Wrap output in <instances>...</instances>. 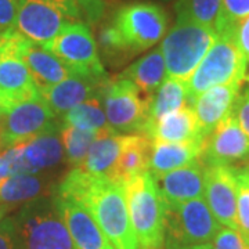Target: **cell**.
<instances>
[{
  "label": "cell",
  "instance_id": "21",
  "mask_svg": "<svg viewBox=\"0 0 249 249\" xmlns=\"http://www.w3.org/2000/svg\"><path fill=\"white\" fill-rule=\"evenodd\" d=\"M124 136L126 134L116 133L111 127L101 130L97 139L91 144L79 169L94 178L114 180V172L124 144Z\"/></svg>",
  "mask_w": 249,
  "mask_h": 249
},
{
  "label": "cell",
  "instance_id": "20",
  "mask_svg": "<svg viewBox=\"0 0 249 249\" xmlns=\"http://www.w3.org/2000/svg\"><path fill=\"white\" fill-rule=\"evenodd\" d=\"M61 124H57L34 139L22 142L24 173L37 175L39 172L55 168L64 158V147L60 139Z\"/></svg>",
  "mask_w": 249,
  "mask_h": 249
},
{
  "label": "cell",
  "instance_id": "44",
  "mask_svg": "<svg viewBox=\"0 0 249 249\" xmlns=\"http://www.w3.org/2000/svg\"><path fill=\"white\" fill-rule=\"evenodd\" d=\"M160 249H166V248H165V247H162V248H160Z\"/></svg>",
  "mask_w": 249,
  "mask_h": 249
},
{
  "label": "cell",
  "instance_id": "28",
  "mask_svg": "<svg viewBox=\"0 0 249 249\" xmlns=\"http://www.w3.org/2000/svg\"><path fill=\"white\" fill-rule=\"evenodd\" d=\"M61 124L76 127L80 130L97 132V133L109 127L100 96L90 98L70 109L67 114L62 115Z\"/></svg>",
  "mask_w": 249,
  "mask_h": 249
},
{
  "label": "cell",
  "instance_id": "7",
  "mask_svg": "<svg viewBox=\"0 0 249 249\" xmlns=\"http://www.w3.org/2000/svg\"><path fill=\"white\" fill-rule=\"evenodd\" d=\"M109 24L124 50L133 55L150 49L163 37L168 29V14L155 3L136 1L116 10Z\"/></svg>",
  "mask_w": 249,
  "mask_h": 249
},
{
  "label": "cell",
  "instance_id": "4",
  "mask_svg": "<svg viewBox=\"0 0 249 249\" xmlns=\"http://www.w3.org/2000/svg\"><path fill=\"white\" fill-rule=\"evenodd\" d=\"M14 222L22 249H76L53 196L25 204Z\"/></svg>",
  "mask_w": 249,
  "mask_h": 249
},
{
  "label": "cell",
  "instance_id": "15",
  "mask_svg": "<svg viewBox=\"0 0 249 249\" xmlns=\"http://www.w3.org/2000/svg\"><path fill=\"white\" fill-rule=\"evenodd\" d=\"M249 157V139L230 112L206 136L202 144L201 162L206 166H231Z\"/></svg>",
  "mask_w": 249,
  "mask_h": 249
},
{
  "label": "cell",
  "instance_id": "36",
  "mask_svg": "<svg viewBox=\"0 0 249 249\" xmlns=\"http://www.w3.org/2000/svg\"><path fill=\"white\" fill-rule=\"evenodd\" d=\"M18 0H0V35L16 29Z\"/></svg>",
  "mask_w": 249,
  "mask_h": 249
},
{
  "label": "cell",
  "instance_id": "32",
  "mask_svg": "<svg viewBox=\"0 0 249 249\" xmlns=\"http://www.w3.org/2000/svg\"><path fill=\"white\" fill-rule=\"evenodd\" d=\"M237 226L244 238L249 241V173L247 169H237Z\"/></svg>",
  "mask_w": 249,
  "mask_h": 249
},
{
  "label": "cell",
  "instance_id": "5",
  "mask_svg": "<svg viewBox=\"0 0 249 249\" xmlns=\"http://www.w3.org/2000/svg\"><path fill=\"white\" fill-rule=\"evenodd\" d=\"M76 22L85 24L76 0H18L16 31L35 45L45 46Z\"/></svg>",
  "mask_w": 249,
  "mask_h": 249
},
{
  "label": "cell",
  "instance_id": "11",
  "mask_svg": "<svg viewBox=\"0 0 249 249\" xmlns=\"http://www.w3.org/2000/svg\"><path fill=\"white\" fill-rule=\"evenodd\" d=\"M42 47L61 60L73 73H106L97 43L86 24L65 25L53 40Z\"/></svg>",
  "mask_w": 249,
  "mask_h": 249
},
{
  "label": "cell",
  "instance_id": "3",
  "mask_svg": "<svg viewBox=\"0 0 249 249\" xmlns=\"http://www.w3.org/2000/svg\"><path fill=\"white\" fill-rule=\"evenodd\" d=\"M217 37L212 28L178 19L160 45L166 78L187 82Z\"/></svg>",
  "mask_w": 249,
  "mask_h": 249
},
{
  "label": "cell",
  "instance_id": "25",
  "mask_svg": "<svg viewBox=\"0 0 249 249\" xmlns=\"http://www.w3.org/2000/svg\"><path fill=\"white\" fill-rule=\"evenodd\" d=\"M118 78L133 82L145 96L152 97L163 80L166 79L165 60L160 49H155L133 62Z\"/></svg>",
  "mask_w": 249,
  "mask_h": 249
},
{
  "label": "cell",
  "instance_id": "30",
  "mask_svg": "<svg viewBox=\"0 0 249 249\" xmlns=\"http://www.w3.org/2000/svg\"><path fill=\"white\" fill-rule=\"evenodd\" d=\"M100 133V132H98ZM97 132L80 130L72 126L61 124L60 139H61L64 154L72 168H79L89 152L91 144L97 139Z\"/></svg>",
  "mask_w": 249,
  "mask_h": 249
},
{
  "label": "cell",
  "instance_id": "42",
  "mask_svg": "<svg viewBox=\"0 0 249 249\" xmlns=\"http://www.w3.org/2000/svg\"><path fill=\"white\" fill-rule=\"evenodd\" d=\"M245 169H247V170H248V173H249V166H248V168H245Z\"/></svg>",
  "mask_w": 249,
  "mask_h": 249
},
{
  "label": "cell",
  "instance_id": "34",
  "mask_svg": "<svg viewBox=\"0 0 249 249\" xmlns=\"http://www.w3.org/2000/svg\"><path fill=\"white\" fill-rule=\"evenodd\" d=\"M231 114L235 118L237 124H240L241 130L249 139V88L238 93L232 106Z\"/></svg>",
  "mask_w": 249,
  "mask_h": 249
},
{
  "label": "cell",
  "instance_id": "29",
  "mask_svg": "<svg viewBox=\"0 0 249 249\" xmlns=\"http://www.w3.org/2000/svg\"><path fill=\"white\" fill-rule=\"evenodd\" d=\"M175 9L178 19L196 22L214 31L220 16L222 0H178Z\"/></svg>",
  "mask_w": 249,
  "mask_h": 249
},
{
  "label": "cell",
  "instance_id": "12",
  "mask_svg": "<svg viewBox=\"0 0 249 249\" xmlns=\"http://www.w3.org/2000/svg\"><path fill=\"white\" fill-rule=\"evenodd\" d=\"M55 118L40 94L13 107L0 115V150L43 133L57 124Z\"/></svg>",
  "mask_w": 249,
  "mask_h": 249
},
{
  "label": "cell",
  "instance_id": "41",
  "mask_svg": "<svg viewBox=\"0 0 249 249\" xmlns=\"http://www.w3.org/2000/svg\"><path fill=\"white\" fill-rule=\"evenodd\" d=\"M244 80H245V82H248V83H249V75H245V76H244Z\"/></svg>",
  "mask_w": 249,
  "mask_h": 249
},
{
  "label": "cell",
  "instance_id": "35",
  "mask_svg": "<svg viewBox=\"0 0 249 249\" xmlns=\"http://www.w3.org/2000/svg\"><path fill=\"white\" fill-rule=\"evenodd\" d=\"M0 249H22L14 219L0 222Z\"/></svg>",
  "mask_w": 249,
  "mask_h": 249
},
{
  "label": "cell",
  "instance_id": "10",
  "mask_svg": "<svg viewBox=\"0 0 249 249\" xmlns=\"http://www.w3.org/2000/svg\"><path fill=\"white\" fill-rule=\"evenodd\" d=\"M16 29L0 35V115L39 97L35 80L16 52Z\"/></svg>",
  "mask_w": 249,
  "mask_h": 249
},
{
  "label": "cell",
  "instance_id": "13",
  "mask_svg": "<svg viewBox=\"0 0 249 249\" xmlns=\"http://www.w3.org/2000/svg\"><path fill=\"white\" fill-rule=\"evenodd\" d=\"M108 82L107 73H75L57 85L37 90L54 115L58 116L90 98L101 97Z\"/></svg>",
  "mask_w": 249,
  "mask_h": 249
},
{
  "label": "cell",
  "instance_id": "38",
  "mask_svg": "<svg viewBox=\"0 0 249 249\" xmlns=\"http://www.w3.org/2000/svg\"><path fill=\"white\" fill-rule=\"evenodd\" d=\"M9 176H11V173H10L9 162H7V160H6V157H4L3 151H0V183H1L4 178H9Z\"/></svg>",
  "mask_w": 249,
  "mask_h": 249
},
{
  "label": "cell",
  "instance_id": "17",
  "mask_svg": "<svg viewBox=\"0 0 249 249\" xmlns=\"http://www.w3.org/2000/svg\"><path fill=\"white\" fill-rule=\"evenodd\" d=\"M16 52L27 65L28 71L31 72L37 89L57 85L75 75L54 54L45 50L42 46L29 42L27 37L19 35L18 32L16 39Z\"/></svg>",
  "mask_w": 249,
  "mask_h": 249
},
{
  "label": "cell",
  "instance_id": "27",
  "mask_svg": "<svg viewBox=\"0 0 249 249\" xmlns=\"http://www.w3.org/2000/svg\"><path fill=\"white\" fill-rule=\"evenodd\" d=\"M45 180L37 175L9 176L0 183V205L9 209L35 201L45 193Z\"/></svg>",
  "mask_w": 249,
  "mask_h": 249
},
{
  "label": "cell",
  "instance_id": "14",
  "mask_svg": "<svg viewBox=\"0 0 249 249\" xmlns=\"http://www.w3.org/2000/svg\"><path fill=\"white\" fill-rule=\"evenodd\" d=\"M204 166V196L211 212L220 226L238 230L235 168L223 165Z\"/></svg>",
  "mask_w": 249,
  "mask_h": 249
},
{
  "label": "cell",
  "instance_id": "43",
  "mask_svg": "<svg viewBox=\"0 0 249 249\" xmlns=\"http://www.w3.org/2000/svg\"><path fill=\"white\" fill-rule=\"evenodd\" d=\"M247 64H249V61H248V62H247ZM245 75H249V72H248V73H245Z\"/></svg>",
  "mask_w": 249,
  "mask_h": 249
},
{
  "label": "cell",
  "instance_id": "19",
  "mask_svg": "<svg viewBox=\"0 0 249 249\" xmlns=\"http://www.w3.org/2000/svg\"><path fill=\"white\" fill-rule=\"evenodd\" d=\"M205 166L201 160L184 168L172 170L155 178L160 196L168 204H180L196 198H202L205 193Z\"/></svg>",
  "mask_w": 249,
  "mask_h": 249
},
{
  "label": "cell",
  "instance_id": "2",
  "mask_svg": "<svg viewBox=\"0 0 249 249\" xmlns=\"http://www.w3.org/2000/svg\"><path fill=\"white\" fill-rule=\"evenodd\" d=\"M130 222L140 249L165 247V201L150 172L124 183Z\"/></svg>",
  "mask_w": 249,
  "mask_h": 249
},
{
  "label": "cell",
  "instance_id": "33",
  "mask_svg": "<svg viewBox=\"0 0 249 249\" xmlns=\"http://www.w3.org/2000/svg\"><path fill=\"white\" fill-rule=\"evenodd\" d=\"M213 249H249V241L238 230L220 227L212 241Z\"/></svg>",
  "mask_w": 249,
  "mask_h": 249
},
{
  "label": "cell",
  "instance_id": "31",
  "mask_svg": "<svg viewBox=\"0 0 249 249\" xmlns=\"http://www.w3.org/2000/svg\"><path fill=\"white\" fill-rule=\"evenodd\" d=\"M249 16V0H222L216 34H234L237 24Z\"/></svg>",
  "mask_w": 249,
  "mask_h": 249
},
{
  "label": "cell",
  "instance_id": "9",
  "mask_svg": "<svg viewBox=\"0 0 249 249\" xmlns=\"http://www.w3.org/2000/svg\"><path fill=\"white\" fill-rule=\"evenodd\" d=\"M108 126L116 133L145 134L150 124L151 97L127 79L109 80L101 94Z\"/></svg>",
  "mask_w": 249,
  "mask_h": 249
},
{
  "label": "cell",
  "instance_id": "6",
  "mask_svg": "<svg viewBox=\"0 0 249 249\" xmlns=\"http://www.w3.org/2000/svg\"><path fill=\"white\" fill-rule=\"evenodd\" d=\"M247 73V60L234 40V34L219 35L212 47L205 54L194 73L187 80L188 106L211 88L240 82Z\"/></svg>",
  "mask_w": 249,
  "mask_h": 249
},
{
  "label": "cell",
  "instance_id": "8",
  "mask_svg": "<svg viewBox=\"0 0 249 249\" xmlns=\"http://www.w3.org/2000/svg\"><path fill=\"white\" fill-rule=\"evenodd\" d=\"M220 227L204 196L180 204L165 202L166 248L212 244Z\"/></svg>",
  "mask_w": 249,
  "mask_h": 249
},
{
  "label": "cell",
  "instance_id": "23",
  "mask_svg": "<svg viewBox=\"0 0 249 249\" xmlns=\"http://www.w3.org/2000/svg\"><path fill=\"white\" fill-rule=\"evenodd\" d=\"M145 137H148L151 142H204L199 134L196 112L190 106L162 116L155 124H152Z\"/></svg>",
  "mask_w": 249,
  "mask_h": 249
},
{
  "label": "cell",
  "instance_id": "24",
  "mask_svg": "<svg viewBox=\"0 0 249 249\" xmlns=\"http://www.w3.org/2000/svg\"><path fill=\"white\" fill-rule=\"evenodd\" d=\"M152 142L142 134H126L121 154L116 162L114 180L126 183L127 180L148 172Z\"/></svg>",
  "mask_w": 249,
  "mask_h": 249
},
{
  "label": "cell",
  "instance_id": "22",
  "mask_svg": "<svg viewBox=\"0 0 249 249\" xmlns=\"http://www.w3.org/2000/svg\"><path fill=\"white\" fill-rule=\"evenodd\" d=\"M202 144L204 142L201 140L187 142H152L148 172L154 178H158L199 160Z\"/></svg>",
  "mask_w": 249,
  "mask_h": 249
},
{
  "label": "cell",
  "instance_id": "26",
  "mask_svg": "<svg viewBox=\"0 0 249 249\" xmlns=\"http://www.w3.org/2000/svg\"><path fill=\"white\" fill-rule=\"evenodd\" d=\"M187 106H188V93H187L186 82L173 79V78H166L151 97L150 124L147 127V132L152 126V124H155L162 116L178 111Z\"/></svg>",
  "mask_w": 249,
  "mask_h": 249
},
{
  "label": "cell",
  "instance_id": "37",
  "mask_svg": "<svg viewBox=\"0 0 249 249\" xmlns=\"http://www.w3.org/2000/svg\"><path fill=\"white\" fill-rule=\"evenodd\" d=\"M234 40L244 58L249 61V16L237 24L234 29Z\"/></svg>",
  "mask_w": 249,
  "mask_h": 249
},
{
  "label": "cell",
  "instance_id": "40",
  "mask_svg": "<svg viewBox=\"0 0 249 249\" xmlns=\"http://www.w3.org/2000/svg\"><path fill=\"white\" fill-rule=\"evenodd\" d=\"M6 212H7V209H6L4 206H1V205H0V222L4 219V214H6Z\"/></svg>",
  "mask_w": 249,
  "mask_h": 249
},
{
  "label": "cell",
  "instance_id": "16",
  "mask_svg": "<svg viewBox=\"0 0 249 249\" xmlns=\"http://www.w3.org/2000/svg\"><path fill=\"white\" fill-rule=\"evenodd\" d=\"M54 202L76 249H112L89 209L79 201L54 196Z\"/></svg>",
  "mask_w": 249,
  "mask_h": 249
},
{
  "label": "cell",
  "instance_id": "18",
  "mask_svg": "<svg viewBox=\"0 0 249 249\" xmlns=\"http://www.w3.org/2000/svg\"><path fill=\"white\" fill-rule=\"evenodd\" d=\"M240 82L211 88L199 94L193 103L199 134L205 140L217 124L231 112L235 98L241 90Z\"/></svg>",
  "mask_w": 249,
  "mask_h": 249
},
{
  "label": "cell",
  "instance_id": "39",
  "mask_svg": "<svg viewBox=\"0 0 249 249\" xmlns=\"http://www.w3.org/2000/svg\"><path fill=\"white\" fill-rule=\"evenodd\" d=\"M166 249H213V247L212 244H204V245H193V247H168Z\"/></svg>",
  "mask_w": 249,
  "mask_h": 249
},
{
  "label": "cell",
  "instance_id": "1",
  "mask_svg": "<svg viewBox=\"0 0 249 249\" xmlns=\"http://www.w3.org/2000/svg\"><path fill=\"white\" fill-rule=\"evenodd\" d=\"M55 196L73 198L85 205L112 249H140L129 216L124 183L94 178L79 168H72L55 188Z\"/></svg>",
  "mask_w": 249,
  "mask_h": 249
}]
</instances>
